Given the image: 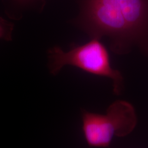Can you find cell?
I'll return each mask as SVG.
<instances>
[{
	"instance_id": "cell-1",
	"label": "cell",
	"mask_w": 148,
	"mask_h": 148,
	"mask_svg": "<svg viewBox=\"0 0 148 148\" xmlns=\"http://www.w3.org/2000/svg\"><path fill=\"white\" fill-rule=\"evenodd\" d=\"M82 26L92 38H111L112 50L123 54L148 30V0H87Z\"/></svg>"
},
{
	"instance_id": "cell-2",
	"label": "cell",
	"mask_w": 148,
	"mask_h": 148,
	"mask_svg": "<svg viewBox=\"0 0 148 148\" xmlns=\"http://www.w3.org/2000/svg\"><path fill=\"white\" fill-rule=\"evenodd\" d=\"M48 68L53 75H57L64 66L71 65L88 73L110 79L116 95H120L123 89L121 73L112 68L109 53L98 38H92L89 42L74 47L66 52L54 46L48 50Z\"/></svg>"
},
{
	"instance_id": "cell-3",
	"label": "cell",
	"mask_w": 148,
	"mask_h": 148,
	"mask_svg": "<svg viewBox=\"0 0 148 148\" xmlns=\"http://www.w3.org/2000/svg\"><path fill=\"white\" fill-rule=\"evenodd\" d=\"M82 130L88 145L108 148L114 137H123L132 132L137 123L136 111L126 101L118 100L109 106L106 114L82 111Z\"/></svg>"
},
{
	"instance_id": "cell-4",
	"label": "cell",
	"mask_w": 148,
	"mask_h": 148,
	"mask_svg": "<svg viewBox=\"0 0 148 148\" xmlns=\"http://www.w3.org/2000/svg\"><path fill=\"white\" fill-rule=\"evenodd\" d=\"M14 24L0 17V39L7 41L12 40V32Z\"/></svg>"
},
{
	"instance_id": "cell-5",
	"label": "cell",
	"mask_w": 148,
	"mask_h": 148,
	"mask_svg": "<svg viewBox=\"0 0 148 148\" xmlns=\"http://www.w3.org/2000/svg\"><path fill=\"white\" fill-rule=\"evenodd\" d=\"M19 1H27V0H19Z\"/></svg>"
}]
</instances>
